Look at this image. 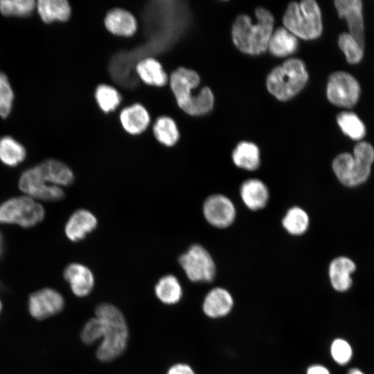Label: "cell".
<instances>
[{
  "instance_id": "24",
  "label": "cell",
  "mask_w": 374,
  "mask_h": 374,
  "mask_svg": "<svg viewBox=\"0 0 374 374\" xmlns=\"http://www.w3.org/2000/svg\"><path fill=\"white\" fill-rule=\"evenodd\" d=\"M139 78L146 84L161 87L168 82V76L161 64L155 59L147 57L136 65Z\"/></svg>"
},
{
  "instance_id": "4",
  "label": "cell",
  "mask_w": 374,
  "mask_h": 374,
  "mask_svg": "<svg viewBox=\"0 0 374 374\" xmlns=\"http://www.w3.org/2000/svg\"><path fill=\"white\" fill-rule=\"evenodd\" d=\"M374 162V148L362 141L354 146L353 153L342 152L333 160L332 168L338 180L347 187L357 186L369 178Z\"/></svg>"
},
{
  "instance_id": "29",
  "label": "cell",
  "mask_w": 374,
  "mask_h": 374,
  "mask_svg": "<svg viewBox=\"0 0 374 374\" xmlns=\"http://www.w3.org/2000/svg\"><path fill=\"white\" fill-rule=\"evenodd\" d=\"M282 224L290 234L300 235L305 233L309 227V215L302 208L293 206L286 212Z\"/></svg>"
},
{
  "instance_id": "15",
  "label": "cell",
  "mask_w": 374,
  "mask_h": 374,
  "mask_svg": "<svg viewBox=\"0 0 374 374\" xmlns=\"http://www.w3.org/2000/svg\"><path fill=\"white\" fill-rule=\"evenodd\" d=\"M356 264L347 256H338L334 258L328 267L330 283L337 292H348L352 287V274L356 271Z\"/></svg>"
},
{
  "instance_id": "23",
  "label": "cell",
  "mask_w": 374,
  "mask_h": 374,
  "mask_svg": "<svg viewBox=\"0 0 374 374\" xmlns=\"http://www.w3.org/2000/svg\"><path fill=\"white\" fill-rule=\"evenodd\" d=\"M232 159L237 167L253 171L260 166V150L256 144L242 141L239 143L233 150Z\"/></svg>"
},
{
  "instance_id": "3",
  "label": "cell",
  "mask_w": 374,
  "mask_h": 374,
  "mask_svg": "<svg viewBox=\"0 0 374 374\" xmlns=\"http://www.w3.org/2000/svg\"><path fill=\"white\" fill-rule=\"evenodd\" d=\"M199 81L195 71L184 67L174 71L170 78V87L179 107L192 116L204 114L213 106V95L208 87H203L197 94L192 93Z\"/></svg>"
},
{
  "instance_id": "35",
  "label": "cell",
  "mask_w": 374,
  "mask_h": 374,
  "mask_svg": "<svg viewBox=\"0 0 374 374\" xmlns=\"http://www.w3.org/2000/svg\"><path fill=\"white\" fill-rule=\"evenodd\" d=\"M15 93L7 75L0 71V117L6 118L11 113Z\"/></svg>"
},
{
  "instance_id": "2",
  "label": "cell",
  "mask_w": 374,
  "mask_h": 374,
  "mask_svg": "<svg viewBox=\"0 0 374 374\" xmlns=\"http://www.w3.org/2000/svg\"><path fill=\"white\" fill-rule=\"evenodd\" d=\"M257 22L253 24L247 15H240L232 28L233 40L242 52L258 55L265 51L272 35L274 17L266 9L256 10Z\"/></svg>"
},
{
  "instance_id": "1",
  "label": "cell",
  "mask_w": 374,
  "mask_h": 374,
  "mask_svg": "<svg viewBox=\"0 0 374 374\" xmlns=\"http://www.w3.org/2000/svg\"><path fill=\"white\" fill-rule=\"evenodd\" d=\"M95 314L103 326V337L96 350V357L101 362H111L120 356L127 347L129 336L127 322L121 311L110 303L98 305Z\"/></svg>"
},
{
  "instance_id": "18",
  "label": "cell",
  "mask_w": 374,
  "mask_h": 374,
  "mask_svg": "<svg viewBox=\"0 0 374 374\" xmlns=\"http://www.w3.org/2000/svg\"><path fill=\"white\" fill-rule=\"evenodd\" d=\"M97 224V219L91 211L78 209L72 213L66 222L64 233L69 240L79 242L93 231Z\"/></svg>"
},
{
  "instance_id": "22",
  "label": "cell",
  "mask_w": 374,
  "mask_h": 374,
  "mask_svg": "<svg viewBox=\"0 0 374 374\" xmlns=\"http://www.w3.org/2000/svg\"><path fill=\"white\" fill-rule=\"evenodd\" d=\"M121 123L125 130L131 134L143 132L150 123V115L140 104H134L122 110Z\"/></svg>"
},
{
  "instance_id": "9",
  "label": "cell",
  "mask_w": 374,
  "mask_h": 374,
  "mask_svg": "<svg viewBox=\"0 0 374 374\" xmlns=\"http://www.w3.org/2000/svg\"><path fill=\"white\" fill-rule=\"evenodd\" d=\"M326 94L333 105L352 108L358 102L361 87L357 79L346 71H336L328 79Z\"/></svg>"
},
{
  "instance_id": "25",
  "label": "cell",
  "mask_w": 374,
  "mask_h": 374,
  "mask_svg": "<svg viewBox=\"0 0 374 374\" xmlns=\"http://www.w3.org/2000/svg\"><path fill=\"white\" fill-rule=\"evenodd\" d=\"M296 37L284 27H279L272 33L269 41V51L278 57L293 53L297 48Z\"/></svg>"
},
{
  "instance_id": "37",
  "label": "cell",
  "mask_w": 374,
  "mask_h": 374,
  "mask_svg": "<svg viewBox=\"0 0 374 374\" xmlns=\"http://www.w3.org/2000/svg\"><path fill=\"white\" fill-rule=\"evenodd\" d=\"M166 374H195V373L190 365L179 363L172 365Z\"/></svg>"
},
{
  "instance_id": "41",
  "label": "cell",
  "mask_w": 374,
  "mask_h": 374,
  "mask_svg": "<svg viewBox=\"0 0 374 374\" xmlns=\"http://www.w3.org/2000/svg\"><path fill=\"white\" fill-rule=\"evenodd\" d=\"M1 307H2V305H1V301H0V312H1Z\"/></svg>"
},
{
  "instance_id": "11",
  "label": "cell",
  "mask_w": 374,
  "mask_h": 374,
  "mask_svg": "<svg viewBox=\"0 0 374 374\" xmlns=\"http://www.w3.org/2000/svg\"><path fill=\"white\" fill-rule=\"evenodd\" d=\"M28 305L30 315L37 320H43L60 312L64 306V299L56 290L45 287L33 292Z\"/></svg>"
},
{
  "instance_id": "19",
  "label": "cell",
  "mask_w": 374,
  "mask_h": 374,
  "mask_svg": "<svg viewBox=\"0 0 374 374\" xmlns=\"http://www.w3.org/2000/svg\"><path fill=\"white\" fill-rule=\"evenodd\" d=\"M240 197L245 206L250 210L263 208L269 199V190L265 184L258 179L244 181L240 189Z\"/></svg>"
},
{
  "instance_id": "33",
  "label": "cell",
  "mask_w": 374,
  "mask_h": 374,
  "mask_svg": "<svg viewBox=\"0 0 374 374\" xmlns=\"http://www.w3.org/2000/svg\"><path fill=\"white\" fill-rule=\"evenodd\" d=\"M338 45L349 64H356L362 60L364 48L348 33L339 35Z\"/></svg>"
},
{
  "instance_id": "26",
  "label": "cell",
  "mask_w": 374,
  "mask_h": 374,
  "mask_svg": "<svg viewBox=\"0 0 374 374\" xmlns=\"http://www.w3.org/2000/svg\"><path fill=\"white\" fill-rule=\"evenodd\" d=\"M154 292L159 300L167 305L177 303L183 295L179 280L172 274L160 278L155 285Z\"/></svg>"
},
{
  "instance_id": "14",
  "label": "cell",
  "mask_w": 374,
  "mask_h": 374,
  "mask_svg": "<svg viewBox=\"0 0 374 374\" xmlns=\"http://www.w3.org/2000/svg\"><path fill=\"white\" fill-rule=\"evenodd\" d=\"M234 306V299L231 292L224 287H215L205 296L202 310L211 319H220L228 316Z\"/></svg>"
},
{
  "instance_id": "39",
  "label": "cell",
  "mask_w": 374,
  "mask_h": 374,
  "mask_svg": "<svg viewBox=\"0 0 374 374\" xmlns=\"http://www.w3.org/2000/svg\"><path fill=\"white\" fill-rule=\"evenodd\" d=\"M345 374H366L362 368L359 367H350L349 368Z\"/></svg>"
},
{
  "instance_id": "21",
  "label": "cell",
  "mask_w": 374,
  "mask_h": 374,
  "mask_svg": "<svg viewBox=\"0 0 374 374\" xmlns=\"http://www.w3.org/2000/svg\"><path fill=\"white\" fill-rule=\"evenodd\" d=\"M105 24L110 33L125 37L132 35L137 28L134 17L128 11L120 8L113 9L107 14Z\"/></svg>"
},
{
  "instance_id": "7",
  "label": "cell",
  "mask_w": 374,
  "mask_h": 374,
  "mask_svg": "<svg viewBox=\"0 0 374 374\" xmlns=\"http://www.w3.org/2000/svg\"><path fill=\"white\" fill-rule=\"evenodd\" d=\"M44 217L42 205L25 195L9 198L0 204L1 224L30 228L41 222Z\"/></svg>"
},
{
  "instance_id": "34",
  "label": "cell",
  "mask_w": 374,
  "mask_h": 374,
  "mask_svg": "<svg viewBox=\"0 0 374 374\" xmlns=\"http://www.w3.org/2000/svg\"><path fill=\"white\" fill-rule=\"evenodd\" d=\"M95 98L100 108L105 112L114 111L121 101V96L117 90L107 84L97 87Z\"/></svg>"
},
{
  "instance_id": "8",
  "label": "cell",
  "mask_w": 374,
  "mask_h": 374,
  "mask_svg": "<svg viewBox=\"0 0 374 374\" xmlns=\"http://www.w3.org/2000/svg\"><path fill=\"white\" fill-rule=\"evenodd\" d=\"M179 263L188 278L194 283H209L216 275V266L208 251L195 244L179 257Z\"/></svg>"
},
{
  "instance_id": "32",
  "label": "cell",
  "mask_w": 374,
  "mask_h": 374,
  "mask_svg": "<svg viewBox=\"0 0 374 374\" xmlns=\"http://www.w3.org/2000/svg\"><path fill=\"white\" fill-rule=\"evenodd\" d=\"M329 351L332 361L340 366L348 365L354 356L353 346L349 341L343 337L332 339Z\"/></svg>"
},
{
  "instance_id": "5",
  "label": "cell",
  "mask_w": 374,
  "mask_h": 374,
  "mask_svg": "<svg viewBox=\"0 0 374 374\" xmlns=\"http://www.w3.org/2000/svg\"><path fill=\"white\" fill-rule=\"evenodd\" d=\"M283 24L290 32L303 39H313L322 33L321 14L313 0L290 3L283 17Z\"/></svg>"
},
{
  "instance_id": "20",
  "label": "cell",
  "mask_w": 374,
  "mask_h": 374,
  "mask_svg": "<svg viewBox=\"0 0 374 374\" xmlns=\"http://www.w3.org/2000/svg\"><path fill=\"white\" fill-rule=\"evenodd\" d=\"M41 20L46 24L66 21L71 17V8L66 0H38L36 8Z\"/></svg>"
},
{
  "instance_id": "31",
  "label": "cell",
  "mask_w": 374,
  "mask_h": 374,
  "mask_svg": "<svg viewBox=\"0 0 374 374\" xmlns=\"http://www.w3.org/2000/svg\"><path fill=\"white\" fill-rule=\"evenodd\" d=\"M35 8V0H0V13L4 17H28Z\"/></svg>"
},
{
  "instance_id": "17",
  "label": "cell",
  "mask_w": 374,
  "mask_h": 374,
  "mask_svg": "<svg viewBox=\"0 0 374 374\" xmlns=\"http://www.w3.org/2000/svg\"><path fill=\"white\" fill-rule=\"evenodd\" d=\"M34 166L42 180L48 184L62 188L73 181L72 170L61 161L48 159Z\"/></svg>"
},
{
  "instance_id": "6",
  "label": "cell",
  "mask_w": 374,
  "mask_h": 374,
  "mask_svg": "<svg viewBox=\"0 0 374 374\" xmlns=\"http://www.w3.org/2000/svg\"><path fill=\"white\" fill-rule=\"evenodd\" d=\"M308 75L303 62L290 59L274 68L267 79L269 92L280 100H287L305 85Z\"/></svg>"
},
{
  "instance_id": "10",
  "label": "cell",
  "mask_w": 374,
  "mask_h": 374,
  "mask_svg": "<svg viewBox=\"0 0 374 374\" xmlns=\"http://www.w3.org/2000/svg\"><path fill=\"white\" fill-rule=\"evenodd\" d=\"M19 190L37 201L55 202L64 196L62 188L44 182L35 166L25 170L18 181Z\"/></svg>"
},
{
  "instance_id": "30",
  "label": "cell",
  "mask_w": 374,
  "mask_h": 374,
  "mask_svg": "<svg viewBox=\"0 0 374 374\" xmlns=\"http://www.w3.org/2000/svg\"><path fill=\"white\" fill-rule=\"evenodd\" d=\"M153 133L159 143L168 147L176 144L179 137L175 122L168 116H161L157 119Z\"/></svg>"
},
{
  "instance_id": "40",
  "label": "cell",
  "mask_w": 374,
  "mask_h": 374,
  "mask_svg": "<svg viewBox=\"0 0 374 374\" xmlns=\"http://www.w3.org/2000/svg\"><path fill=\"white\" fill-rule=\"evenodd\" d=\"M2 251H3V238L0 232V256L2 253Z\"/></svg>"
},
{
  "instance_id": "13",
  "label": "cell",
  "mask_w": 374,
  "mask_h": 374,
  "mask_svg": "<svg viewBox=\"0 0 374 374\" xmlns=\"http://www.w3.org/2000/svg\"><path fill=\"white\" fill-rule=\"evenodd\" d=\"M335 6L340 18L345 19L348 33L364 48L363 4L360 0H337Z\"/></svg>"
},
{
  "instance_id": "16",
  "label": "cell",
  "mask_w": 374,
  "mask_h": 374,
  "mask_svg": "<svg viewBox=\"0 0 374 374\" xmlns=\"http://www.w3.org/2000/svg\"><path fill=\"white\" fill-rule=\"evenodd\" d=\"M63 277L69 283L72 292L78 297L89 295L94 286V276L86 265L73 262L69 264L63 271Z\"/></svg>"
},
{
  "instance_id": "12",
  "label": "cell",
  "mask_w": 374,
  "mask_h": 374,
  "mask_svg": "<svg viewBox=\"0 0 374 374\" xmlns=\"http://www.w3.org/2000/svg\"><path fill=\"white\" fill-rule=\"evenodd\" d=\"M202 211L211 225L221 229L231 225L236 215L233 202L222 194L208 196L203 204Z\"/></svg>"
},
{
  "instance_id": "27",
  "label": "cell",
  "mask_w": 374,
  "mask_h": 374,
  "mask_svg": "<svg viewBox=\"0 0 374 374\" xmlns=\"http://www.w3.org/2000/svg\"><path fill=\"white\" fill-rule=\"evenodd\" d=\"M25 147L10 136L0 138V161L9 167L17 166L26 157Z\"/></svg>"
},
{
  "instance_id": "28",
  "label": "cell",
  "mask_w": 374,
  "mask_h": 374,
  "mask_svg": "<svg viewBox=\"0 0 374 374\" xmlns=\"http://www.w3.org/2000/svg\"><path fill=\"white\" fill-rule=\"evenodd\" d=\"M337 121L342 132L350 139L359 142L365 137L366 126L355 113L342 112L337 115Z\"/></svg>"
},
{
  "instance_id": "38",
  "label": "cell",
  "mask_w": 374,
  "mask_h": 374,
  "mask_svg": "<svg viewBox=\"0 0 374 374\" xmlns=\"http://www.w3.org/2000/svg\"><path fill=\"white\" fill-rule=\"evenodd\" d=\"M305 374H331V372L325 365L317 363L310 365L306 369Z\"/></svg>"
},
{
  "instance_id": "36",
  "label": "cell",
  "mask_w": 374,
  "mask_h": 374,
  "mask_svg": "<svg viewBox=\"0 0 374 374\" xmlns=\"http://www.w3.org/2000/svg\"><path fill=\"white\" fill-rule=\"evenodd\" d=\"M103 326L101 320L97 317L90 319L84 326L80 338L87 345H91L102 339Z\"/></svg>"
}]
</instances>
